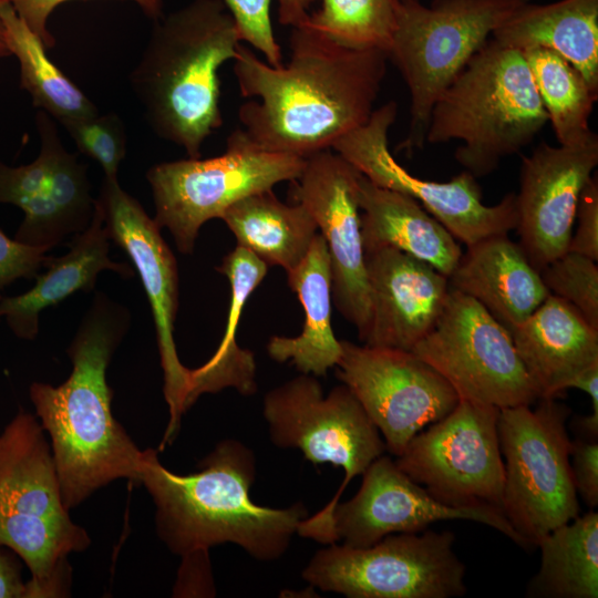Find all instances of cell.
Listing matches in <instances>:
<instances>
[{
    "instance_id": "603a6c76",
    "label": "cell",
    "mask_w": 598,
    "mask_h": 598,
    "mask_svg": "<svg viewBox=\"0 0 598 598\" xmlns=\"http://www.w3.org/2000/svg\"><path fill=\"white\" fill-rule=\"evenodd\" d=\"M448 283L475 299L508 330L523 322L549 295L539 271L507 235L467 246Z\"/></svg>"
},
{
    "instance_id": "44dd1931",
    "label": "cell",
    "mask_w": 598,
    "mask_h": 598,
    "mask_svg": "<svg viewBox=\"0 0 598 598\" xmlns=\"http://www.w3.org/2000/svg\"><path fill=\"white\" fill-rule=\"evenodd\" d=\"M364 255L371 308L363 344L412 351L444 308L448 277L394 248Z\"/></svg>"
},
{
    "instance_id": "5b68a950",
    "label": "cell",
    "mask_w": 598,
    "mask_h": 598,
    "mask_svg": "<svg viewBox=\"0 0 598 598\" xmlns=\"http://www.w3.org/2000/svg\"><path fill=\"white\" fill-rule=\"evenodd\" d=\"M547 122L524 53L491 38L435 101L425 144L460 141L454 157L477 178L520 152Z\"/></svg>"
},
{
    "instance_id": "b9f144b4",
    "label": "cell",
    "mask_w": 598,
    "mask_h": 598,
    "mask_svg": "<svg viewBox=\"0 0 598 598\" xmlns=\"http://www.w3.org/2000/svg\"><path fill=\"white\" fill-rule=\"evenodd\" d=\"M9 550L0 544V598H27V581L22 580L19 564Z\"/></svg>"
},
{
    "instance_id": "3957f363",
    "label": "cell",
    "mask_w": 598,
    "mask_h": 598,
    "mask_svg": "<svg viewBox=\"0 0 598 598\" xmlns=\"http://www.w3.org/2000/svg\"><path fill=\"white\" fill-rule=\"evenodd\" d=\"M178 475L164 467L157 451H144L138 482L155 505V527L167 548L179 556L233 543L254 559L283 556L308 509L298 502L286 508L255 504L249 489L256 477L254 452L225 440L198 464Z\"/></svg>"
},
{
    "instance_id": "f546056e",
    "label": "cell",
    "mask_w": 598,
    "mask_h": 598,
    "mask_svg": "<svg viewBox=\"0 0 598 598\" xmlns=\"http://www.w3.org/2000/svg\"><path fill=\"white\" fill-rule=\"evenodd\" d=\"M540 567L527 586L528 597H598V513L577 516L537 544Z\"/></svg>"
},
{
    "instance_id": "5bb4252c",
    "label": "cell",
    "mask_w": 598,
    "mask_h": 598,
    "mask_svg": "<svg viewBox=\"0 0 598 598\" xmlns=\"http://www.w3.org/2000/svg\"><path fill=\"white\" fill-rule=\"evenodd\" d=\"M396 115V102L384 103L373 110L364 124L339 138L331 150L375 185L419 202L466 247L516 229L515 193H508L495 205H485L476 177L467 171L448 182H434L419 178L399 164L389 150V131Z\"/></svg>"
},
{
    "instance_id": "d6a6232c",
    "label": "cell",
    "mask_w": 598,
    "mask_h": 598,
    "mask_svg": "<svg viewBox=\"0 0 598 598\" xmlns=\"http://www.w3.org/2000/svg\"><path fill=\"white\" fill-rule=\"evenodd\" d=\"M402 0H321L307 22L332 41L388 54Z\"/></svg>"
},
{
    "instance_id": "484cf974",
    "label": "cell",
    "mask_w": 598,
    "mask_h": 598,
    "mask_svg": "<svg viewBox=\"0 0 598 598\" xmlns=\"http://www.w3.org/2000/svg\"><path fill=\"white\" fill-rule=\"evenodd\" d=\"M492 39L522 52L553 50L598 92V0L528 1L493 32Z\"/></svg>"
},
{
    "instance_id": "d4e9b609",
    "label": "cell",
    "mask_w": 598,
    "mask_h": 598,
    "mask_svg": "<svg viewBox=\"0 0 598 598\" xmlns=\"http://www.w3.org/2000/svg\"><path fill=\"white\" fill-rule=\"evenodd\" d=\"M358 199L364 251L394 248L446 277L456 268L463 254L458 241L419 202L378 186L361 173Z\"/></svg>"
},
{
    "instance_id": "ffe728a7",
    "label": "cell",
    "mask_w": 598,
    "mask_h": 598,
    "mask_svg": "<svg viewBox=\"0 0 598 598\" xmlns=\"http://www.w3.org/2000/svg\"><path fill=\"white\" fill-rule=\"evenodd\" d=\"M598 165V136L571 145L540 143L522 157L516 195L519 246L540 272L568 250L582 188Z\"/></svg>"
},
{
    "instance_id": "9a60e30c",
    "label": "cell",
    "mask_w": 598,
    "mask_h": 598,
    "mask_svg": "<svg viewBox=\"0 0 598 598\" xmlns=\"http://www.w3.org/2000/svg\"><path fill=\"white\" fill-rule=\"evenodd\" d=\"M340 343L337 375L378 427L386 451L395 456L460 401L450 383L413 351L347 340Z\"/></svg>"
},
{
    "instance_id": "52a82bcc",
    "label": "cell",
    "mask_w": 598,
    "mask_h": 598,
    "mask_svg": "<svg viewBox=\"0 0 598 598\" xmlns=\"http://www.w3.org/2000/svg\"><path fill=\"white\" fill-rule=\"evenodd\" d=\"M262 412L274 445L299 448L313 464L343 468L344 478L332 499L297 527L301 537L324 545L337 543L334 507L350 481L386 451L378 427L347 385L334 386L324 396L312 374L301 373L267 392Z\"/></svg>"
},
{
    "instance_id": "cb8c5ba5",
    "label": "cell",
    "mask_w": 598,
    "mask_h": 598,
    "mask_svg": "<svg viewBox=\"0 0 598 598\" xmlns=\"http://www.w3.org/2000/svg\"><path fill=\"white\" fill-rule=\"evenodd\" d=\"M110 236L102 210L95 199V209L87 228L75 235L69 251L50 257L48 270L37 275L34 286L14 297H1L0 319L4 318L11 331L21 339L33 340L39 332L40 313L78 291H90L105 269L123 277L134 271L125 262L109 257Z\"/></svg>"
},
{
    "instance_id": "83f0119b",
    "label": "cell",
    "mask_w": 598,
    "mask_h": 598,
    "mask_svg": "<svg viewBox=\"0 0 598 598\" xmlns=\"http://www.w3.org/2000/svg\"><path fill=\"white\" fill-rule=\"evenodd\" d=\"M220 219L235 235L237 246L286 272L303 260L318 229L302 204L281 203L272 189L239 199Z\"/></svg>"
},
{
    "instance_id": "f35d334b",
    "label": "cell",
    "mask_w": 598,
    "mask_h": 598,
    "mask_svg": "<svg viewBox=\"0 0 598 598\" xmlns=\"http://www.w3.org/2000/svg\"><path fill=\"white\" fill-rule=\"evenodd\" d=\"M568 250L598 260V179L592 175L581 190Z\"/></svg>"
},
{
    "instance_id": "4316f807",
    "label": "cell",
    "mask_w": 598,
    "mask_h": 598,
    "mask_svg": "<svg viewBox=\"0 0 598 598\" xmlns=\"http://www.w3.org/2000/svg\"><path fill=\"white\" fill-rule=\"evenodd\" d=\"M288 285L305 310V324L298 337L274 336L267 344L271 359L290 361L303 374L321 377L337 365L341 343L331 327V267L321 234L315 236L303 260L287 272Z\"/></svg>"
},
{
    "instance_id": "6da1fadb",
    "label": "cell",
    "mask_w": 598,
    "mask_h": 598,
    "mask_svg": "<svg viewBox=\"0 0 598 598\" xmlns=\"http://www.w3.org/2000/svg\"><path fill=\"white\" fill-rule=\"evenodd\" d=\"M290 59L272 66L239 45L234 73L244 97L241 130L260 148L307 158L364 124L386 73L388 54L347 48L307 20L291 27Z\"/></svg>"
},
{
    "instance_id": "836d02e7",
    "label": "cell",
    "mask_w": 598,
    "mask_h": 598,
    "mask_svg": "<svg viewBox=\"0 0 598 598\" xmlns=\"http://www.w3.org/2000/svg\"><path fill=\"white\" fill-rule=\"evenodd\" d=\"M539 274L550 295L571 303L595 329H598L597 261L567 250Z\"/></svg>"
},
{
    "instance_id": "7402d4cb",
    "label": "cell",
    "mask_w": 598,
    "mask_h": 598,
    "mask_svg": "<svg viewBox=\"0 0 598 598\" xmlns=\"http://www.w3.org/2000/svg\"><path fill=\"white\" fill-rule=\"evenodd\" d=\"M509 332L538 399L557 398L577 374L598 363V329L550 293Z\"/></svg>"
},
{
    "instance_id": "8fae6325",
    "label": "cell",
    "mask_w": 598,
    "mask_h": 598,
    "mask_svg": "<svg viewBox=\"0 0 598 598\" xmlns=\"http://www.w3.org/2000/svg\"><path fill=\"white\" fill-rule=\"evenodd\" d=\"M454 535L391 534L364 548L337 543L318 550L302 570L316 589L349 598H452L466 591Z\"/></svg>"
},
{
    "instance_id": "8992f818",
    "label": "cell",
    "mask_w": 598,
    "mask_h": 598,
    "mask_svg": "<svg viewBox=\"0 0 598 598\" xmlns=\"http://www.w3.org/2000/svg\"><path fill=\"white\" fill-rule=\"evenodd\" d=\"M0 544L31 573L27 598L65 597L68 556L91 544L63 503L44 430L24 411L0 434Z\"/></svg>"
},
{
    "instance_id": "4fadbf2b",
    "label": "cell",
    "mask_w": 598,
    "mask_h": 598,
    "mask_svg": "<svg viewBox=\"0 0 598 598\" xmlns=\"http://www.w3.org/2000/svg\"><path fill=\"white\" fill-rule=\"evenodd\" d=\"M498 415V408L460 400L447 415L415 434L394 462L446 505L502 511Z\"/></svg>"
},
{
    "instance_id": "e0dca14e",
    "label": "cell",
    "mask_w": 598,
    "mask_h": 598,
    "mask_svg": "<svg viewBox=\"0 0 598 598\" xmlns=\"http://www.w3.org/2000/svg\"><path fill=\"white\" fill-rule=\"evenodd\" d=\"M360 172L333 150L306 158L291 182L293 197L313 217L330 257L331 298L338 311L364 341L370 322V290L361 235L358 185Z\"/></svg>"
},
{
    "instance_id": "7a4b0ae2",
    "label": "cell",
    "mask_w": 598,
    "mask_h": 598,
    "mask_svg": "<svg viewBox=\"0 0 598 598\" xmlns=\"http://www.w3.org/2000/svg\"><path fill=\"white\" fill-rule=\"evenodd\" d=\"M128 310L97 292L66 352L70 377L60 385L34 382L30 399L51 451L68 509L113 481H138L144 451L112 413L106 381L111 359L130 328Z\"/></svg>"
},
{
    "instance_id": "ac0fdd59",
    "label": "cell",
    "mask_w": 598,
    "mask_h": 598,
    "mask_svg": "<svg viewBox=\"0 0 598 598\" xmlns=\"http://www.w3.org/2000/svg\"><path fill=\"white\" fill-rule=\"evenodd\" d=\"M35 125L37 158L20 166L0 161V204L16 205L24 213L16 240L49 250L87 228L95 199L86 166L64 148L52 117L39 110Z\"/></svg>"
},
{
    "instance_id": "d6986e66",
    "label": "cell",
    "mask_w": 598,
    "mask_h": 598,
    "mask_svg": "<svg viewBox=\"0 0 598 598\" xmlns=\"http://www.w3.org/2000/svg\"><path fill=\"white\" fill-rule=\"evenodd\" d=\"M445 519H467L484 524L526 548L499 508L446 505L412 481L385 455L374 460L364 471L357 494L337 504L332 526L337 542L341 540L342 545L353 548H364L388 535L420 533L430 524Z\"/></svg>"
},
{
    "instance_id": "7c38bea8",
    "label": "cell",
    "mask_w": 598,
    "mask_h": 598,
    "mask_svg": "<svg viewBox=\"0 0 598 598\" xmlns=\"http://www.w3.org/2000/svg\"><path fill=\"white\" fill-rule=\"evenodd\" d=\"M412 351L460 400L499 410L538 400L509 330L475 299L451 287L435 326Z\"/></svg>"
},
{
    "instance_id": "d590c367",
    "label": "cell",
    "mask_w": 598,
    "mask_h": 598,
    "mask_svg": "<svg viewBox=\"0 0 598 598\" xmlns=\"http://www.w3.org/2000/svg\"><path fill=\"white\" fill-rule=\"evenodd\" d=\"M234 18L241 41L258 50L265 61L278 66L282 64L280 45L274 33L270 18L272 0H221Z\"/></svg>"
},
{
    "instance_id": "30bf717a",
    "label": "cell",
    "mask_w": 598,
    "mask_h": 598,
    "mask_svg": "<svg viewBox=\"0 0 598 598\" xmlns=\"http://www.w3.org/2000/svg\"><path fill=\"white\" fill-rule=\"evenodd\" d=\"M305 162L306 158L265 151L237 128L218 156L164 162L147 171L154 220L159 228L169 230L181 252L192 254L206 221L220 218L244 197L296 181Z\"/></svg>"
},
{
    "instance_id": "1f68e13d",
    "label": "cell",
    "mask_w": 598,
    "mask_h": 598,
    "mask_svg": "<svg viewBox=\"0 0 598 598\" xmlns=\"http://www.w3.org/2000/svg\"><path fill=\"white\" fill-rule=\"evenodd\" d=\"M559 145L587 140L594 132L589 116L598 99L581 73L549 49L523 52Z\"/></svg>"
},
{
    "instance_id": "74e56055",
    "label": "cell",
    "mask_w": 598,
    "mask_h": 598,
    "mask_svg": "<svg viewBox=\"0 0 598 598\" xmlns=\"http://www.w3.org/2000/svg\"><path fill=\"white\" fill-rule=\"evenodd\" d=\"M70 0H0L10 4L29 28L42 40L47 49L54 45L55 40L48 27L54 9ZM136 3L150 18L162 17L163 0H126Z\"/></svg>"
},
{
    "instance_id": "f1b7e54d",
    "label": "cell",
    "mask_w": 598,
    "mask_h": 598,
    "mask_svg": "<svg viewBox=\"0 0 598 598\" xmlns=\"http://www.w3.org/2000/svg\"><path fill=\"white\" fill-rule=\"evenodd\" d=\"M267 269L266 262L240 246L225 256L217 268L228 278L231 288L227 324L214 355L202 367L190 369L188 409L204 393H215L226 388H233L243 395L257 391L255 355L237 344L235 333L243 308L265 278Z\"/></svg>"
},
{
    "instance_id": "7bdbcfd3",
    "label": "cell",
    "mask_w": 598,
    "mask_h": 598,
    "mask_svg": "<svg viewBox=\"0 0 598 598\" xmlns=\"http://www.w3.org/2000/svg\"><path fill=\"white\" fill-rule=\"evenodd\" d=\"M317 0H277L278 20L283 25L295 27L307 20L309 8Z\"/></svg>"
},
{
    "instance_id": "e575fe53",
    "label": "cell",
    "mask_w": 598,
    "mask_h": 598,
    "mask_svg": "<svg viewBox=\"0 0 598 598\" xmlns=\"http://www.w3.org/2000/svg\"><path fill=\"white\" fill-rule=\"evenodd\" d=\"M79 151L94 159L103 169L105 178H117L126 154V133L122 120L115 113L78 118L62 124Z\"/></svg>"
},
{
    "instance_id": "60d3db41",
    "label": "cell",
    "mask_w": 598,
    "mask_h": 598,
    "mask_svg": "<svg viewBox=\"0 0 598 598\" xmlns=\"http://www.w3.org/2000/svg\"><path fill=\"white\" fill-rule=\"evenodd\" d=\"M209 550L186 554L179 569L175 594L179 596H214Z\"/></svg>"
},
{
    "instance_id": "8d00e7d4",
    "label": "cell",
    "mask_w": 598,
    "mask_h": 598,
    "mask_svg": "<svg viewBox=\"0 0 598 598\" xmlns=\"http://www.w3.org/2000/svg\"><path fill=\"white\" fill-rule=\"evenodd\" d=\"M48 249L10 239L0 230V299L1 291L19 278L37 277L50 259Z\"/></svg>"
},
{
    "instance_id": "ee69618b",
    "label": "cell",
    "mask_w": 598,
    "mask_h": 598,
    "mask_svg": "<svg viewBox=\"0 0 598 598\" xmlns=\"http://www.w3.org/2000/svg\"><path fill=\"white\" fill-rule=\"evenodd\" d=\"M10 55V52L7 48V44L4 42V37H3V28H2V24H1V21H0V59L1 58H7Z\"/></svg>"
},
{
    "instance_id": "ba28073f",
    "label": "cell",
    "mask_w": 598,
    "mask_h": 598,
    "mask_svg": "<svg viewBox=\"0 0 598 598\" xmlns=\"http://www.w3.org/2000/svg\"><path fill=\"white\" fill-rule=\"evenodd\" d=\"M529 0H402L388 60L410 92L411 121L402 148H421L431 110L493 32Z\"/></svg>"
},
{
    "instance_id": "277c9868",
    "label": "cell",
    "mask_w": 598,
    "mask_h": 598,
    "mask_svg": "<svg viewBox=\"0 0 598 598\" xmlns=\"http://www.w3.org/2000/svg\"><path fill=\"white\" fill-rule=\"evenodd\" d=\"M241 38L221 0H194L157 21L130 83L161 138L200 157L205 140L223 124L221 65Z\"/></svg>"
},
{
    "instance_id": "9c48e42d",
    "label": "cell",
    "mask_w": 598,
    "mask_h": 598,
    "mask_svg": "<svg viewBox=\"0 0 598 598\" xmlns=\"http://www.w3.org/2000/svg\"><path fill=\"white\" fill-rule=\"evenodd\" d=\"M535 409L499 410L498 437L504 462L502 512L526 548L579 515L567 433L570 409L540 398Z\"/></svg>"
},
{
    "instance_id": "ab89813d",
    "label": "cell",
    "mask_w": 598,
    "mask_h": 598,
    "mask_svg": "<svg viewBox=\"0 0 598 598\" xmlns=\"http://www.w3.org/2000/svg\"><path fill=\"white\" fill-rule=\"evenodd\" d=\"M570 466L574 485L586 504L598 506V443L587 439L571 441Z\"/></svg>"
},
{
    "instance_id": "2e32d148",
    "label": "cell",
    "mask_w": 598,
    "mask_h": 598,
    "mask_svg": "<svg viewBox=\"0 0 598 598\" xmlns=\"http://www.w3.org/2000/svg\"><path fill=\"white\" fill-rule=\"evenodd\" d=\"M96 202L110 239L132 260L152 309L164 374L163 392L169 410V422L161 443L163 448L176 436L181 419L188 410L190 383V369L182 364L174 340L178 308L176 258L154 218L121 187L117 178L104 177Z\"/></svg>"
},
{
    "instance_id": "4dcf8cb0",
    "label": "cell",
    "mask_w": 598,
    "mask_h": 598,
    "mask_svg": "<svg viewBox=\"0 0 598 598\" xmlns=\"http://www.w3.org/2000/svg\"><path fill=\"white\" fill-rule=\"evenodd\" d=\"M0 21L10 55L19 62L20 86L39 110L64 124L96 114L94 103L50 60L42 40L8 3Z\"/></svg>"
}]
</instances>
